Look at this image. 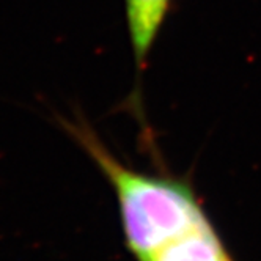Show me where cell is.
Listing matches in <instances>:
<instances>
[{"label":"cell","mask_w":261,"mask_h":261,"mask_svg":"<svg viewBox=\"0 0 261 261\" xmlns=\"http://www.w3.org/2000/svg\"><path fill=\"white\" fill-rule=\"evenodd\" d=\"M59 126L93 161L114 191L126 249L137 261L213 222L189 176L173 175L164 161L156 172H142L121 161L101 139L81 109L57 115Z\"/></svg>","instance_id":"1"},{"label":"cell","mask_w":261,"mask_h":261,"mask_svg":"<svg viewBox=\"0 0 261 261\" xmlns=\"http://www.w3.org/2000/svg\"><path fill=\"white\" fill-rule=\"evenodd\" d=\"M173 4L175 0H124L126 25L136 69V85L127 99V110L139 120L142 137L153 136L143 109L142 77Z\"/></svg>","instance_id":"2"}]
</instances>
